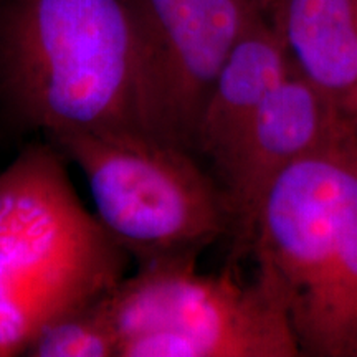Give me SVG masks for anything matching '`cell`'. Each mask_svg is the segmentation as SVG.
Instances as JSON below:
<instances>
[{
  "instance_id": "1",
  "label": "cell",
  "mask_w": 357,
  "mask_h": 357,
  "mask_svg": "<svg viewBox=\"0 0 357 357\" xmlns=\"http://www.w3.org/2000/svg\"><path fill=\"white\" fill-rule=\"evenodd\" d=\"M247 255L287 311L301 357H357V134L351 121L271 184Z\"/></svg>"
},
{
  "instance_id": "2",
  "label": "cell",
  "mask_w": 357,
  "mask_h": 357,
  "mask_svg": "<svg viewBox=\"0 0 357 357\" xmlns=\"http://www.w3.org/2000/svg\"><path fill=\"white\" fill-rule=\"evenodd\" d=\"M0 106L42 132H144L126 0H0Z\"/></svg>"
},
{
  "instance_id": "3",
  "label": "cell",
  "mask_w": 357,
  "mask_h": 357,
  "mask_svg": "<svg viewBox=\"0 0 357 357\" xmlns=\"http://www.w3.org/2000/svg\"><path fill=\"white\" fill-rule=\"evenodd\" d=\"M65 160L43 141L0 174V357L25 354L45 326L109 294L131 261Z\"/></svg>"
},
{
  "instance_id": "4",
  "label": "cell",
  "mask_w": 357,
  "mask_h": 357,
  "mask_svg": "<svg viewBox=\"0 0 357 357\" xmlns=\"http://www.w3.org/2000/svg\"><path fill=\"white\" fill-rule=\"evenodd\" d=\"M82 171L95 215L137 265L197 257L231 236L225 192L190 151L144 132L45 137Z\"/></svg>"
},
{
  "instance_id": "5",
  "label": "cell",
  "mask_w": 357,
  "mask_h": 357,
  "mask_svg": "<svg viewBox=\"0 0 357 357\" xmlns=\"http://www.w3.org/2000/svg\"><path fill=\"white\" fill-rule=\"evenodd\" d=\"M197 257L137 265L109 293L118 357H301L287 311L230 261L200 273Z\"/></svg>"
},
{
  "instance_id": "6",
  "label": "cell",
  "mask_w": 357,
  "mask_h": 357,
  "mask_svg": "<svg viewBox=\"0 0 357 357\" xmlns=\"http://www.w3.org/2000/svg\"><path fill=\"white\" fill-rule=\"evenodd\" d=\"M146 134L195 154V137L227 56L257 0H126Z\"/></svg>"
},
{
  "instance_id": "7",
  "label": "cell",
  "mask_w": 357,
  "mask_h": 357,
  "mask_svg": "<svg viewBox=\"0 0 357 357\" xmlns=\"http://www.w3.org/2000/svg\"><path fill=\"white\" fill-rule=\"evenodd\" d=\"M349 118L337 101L296 70L266 98L213 177L234 213L230 261L247 255L253 220L268 189L294 162L341 136Z\"/></svg>"
},
{
  "instance_id": "8",
  "label": "cell",
  "mask_w": 357,
  "mask_h": 357,
  "mask_svg": "<svg viewBox=\"0 0 357 357\" xmlns=\"http://www.w3.org/2000/svg\"><path fill=\"white\" fill-rule=\"evenodd\" d=\"M294 71L271 13L258 8L213 84L195 137V154L213 172L231 153L266 98Z\"/></svg>"
},
{
  "instance_id": "9",
  "label": "cell",
  "mask_w": 357,
  "mask_h": 357,
  "mask_svg": "<svg viewBox=\"0 0 357 357\" xmlns=\"http://www.w3.org/2000/svg\"><path fill=\"white\" fill-rule=\"evenodd\" d=\"M270 13L294 70L342 108L357 84V0H278Z\"/></svg>"
},
{
  "instance_id": "10",
  "label": "cell",
  "mask_w": 357,
  "mask_h": 357,
  "mask_svg": "<svg viewBox=\"0 0 357 357\" xmlns=\"http://www.w3.org/2000/svg\"><path fill=\"white\" fill-rule=\"evenodd\" d=\"M119 339L109 294L66 312L40 331L25 354L32 357H118Z\"/></svg>"
},
{
  "instance_id": "11",
  "label": "cell",
  "mask_w": 357,
  "mask_h": 357,
  "mask_svg": "<svg viewBox=\"0 0 357 357\" xmlns=\"http://www.w3.org/2000/svg\"><path fill=\"white\" fill-rule=\"evenodd\" d=\"M342 111H344V114L347 116V118L357 114V84H356V88L351 91V95L346 98L344 102H342Z\"/></svg>"
},
{
  "instance_id": "12",
  "label": "cell",
  "mask_w": 357,
  "mask_h": 357,
  "mask_svg": "<svg viewBox=\"0 0 357 357\" xmlns=\"http://www.w3.org/2000/svg\"><path fill=\"white\" fill-rule=\"evenodd\" d=\"M257 2L260 3V6L265 8V10L271 12V8L276 6V2H278V0H257Z\"/></svg>"
},
{
  "instance_id": "13",
  "label": "cell",
  "mask_w": 357,
  "mask_h": 357,
  "mask_svg": "<svg viewBox=\"0 0 357 357\" xmlns=\"http://www.w3.org/2000/svg\"><path fill=\"white\" fill-rule=\"evenodd\" d=\"M349 121H351V126H352V129H354V132L357 134V114H356V116H351Z\"/></svg>"
}]
</instances>
